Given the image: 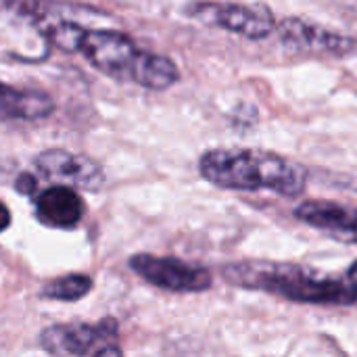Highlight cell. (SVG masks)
Wrapping results in <instances>:
<instances>
[{
  "label": "cell",
  "instance_id": "cell-10",
  "mask_svg": "<svg viewBox=\"0 0 357 357\" xmlns=\"http://www.w3.org/2000/svg\"><path fill=\"white\" fill-rule=\"evenodd\" d=\"M295 218L320 230L357 236V207H351V205L314 199V201H305L297 205Z\"/></svg>",
  "mask_w": 357,
  "mask_h": 357
},
{
  "label": "cell",
  "instance_id": "cell-7",
  "mask_svg": "<svg viewBox=\"0 0 357 357\" xmlns=\"http://www.w3.org/2000/svg\"><path fill=\"white\" fill-rule=\"evenodd\" d=\"M276 33L284 46L310 54H347L356 48V40L333 31L324 25L301 17H287L276 23Z\"/></svg>",
  "mask_w": 357,
  "mask_h": 357
},
{
  "label": "cell",
  "instance_id": "cell-14",
  "mask_svg": "<svg viewBox=\"0 0 357 357\" xmlns=\"http://www.w3.org/2000/svg\"><path fill=\"white\" fill-rule=\"evenodd\" d=\"M10 226V211L8 207L0 201V232H4Z\"/></svg>",
  "mask_w": 357,
  "mask_h": 357
},
{
  "label": "cell",
  "instance_id": "cell-12",
  "mask_svg": "<svg viewBox=\"0 0 357 357\" xmlns=\"http://www.w3.org/2000/svg\"><path fill=\"white\" fill-rule=\"evenodd\" d=\"M92 291V278L86 274H69L42 287L40 297L52 301H77Z\"/></svg>",
  "mask_w": 357,
  "mask_h": 357
},
{
  "label": "cell",
  "instance_id": "cell-1",
  "mask_svg": "<svg viewBox=\"0 0 357 357\" xmlns=\"http://www.w3.org/2000/svg\"><path fill=\"white\" fill-rule=\"evenodd\" d=\"M21 10L33 21L42 36L65 52H79L100 73L134 82L146 90H167L180 79L178 65L163 54L142 50L136 42L117 29H90L69 17L75 6H63L38 0L21 4Z\"/></svg>",
  "mask_w": 357,
  "mask_h": 357
},
{
  "label": "cell",
  "instance_id": "cell-5",
  "mask_svg": "<svg viewBox=\"0 0 357 357\" xmlns=\"http://www.w3.org/2000/svg\"><path fill=\"white\" fill-rule=\"evenodd\" d=\"M186 13L203 25L218 27L247 40H264L276 31V17L266 4L192 2Z\"/></svg>",
  "mask_w": 357,
  "mask_h": 357
},
{
  "label": "cell",
  "instance_id": "cell-15",
  "mask_svg": "<svg viewBox=\"0 0 357 357\" xmlns=\"http://www.w3.org/2000/svg\"><path fill=\"white\" fill-rule=\"evenodd\" d=\"M347 278H349L351 282H357V261L347 270Z\"/></svg>",
  "mask_w": 357,
  "mask_h": 357
},
{
  "label": "cell",
  "instance_id": "cell-11",
  "mask_svg": "<svg viewBox=\"0 0 357 357\" xmlns=\"http://www.w3.org/2000/svg\"><path fill=\"white\" fill-rule=\"evenodd\" d=\"M54 111V100L42 90H21L0 82V121H36Z\"/></svg>",
  "mask_w": 357,
  "mask_h": 357
},
{
  "label": "cell",
  "instance_id": "cell-2",
  "mask_svg": "<svg viewBox=\"0 0 357 357\" xmlns=\"http://www.w3.org/2000/svg\"><path fill=\"white\" fill-rule=\"evenodd\" d=\"M201 176L224 190H270L299 197L307 184V169L278 153L261 149H209L199 157Z\"/></svg>",
  "mask_w": 357,
  "mask_h": 357
},
{
  "label": "cell",
  "instance_id": "cell-6",
  "mask_svg": "<svg viewBox=\"0 0 357 357\" xmlns=\"http://www.w3.org/2000/svg\"><path fill=\"white\" fill-rule=\"evenodd\" d=\"M128 266L149 284L169 293H203L213 284V276L207 268L178 257L136 253L130 257Z\"/></svg>",
  "mask_w": 357,
  "mask_h": 357
},
{
  "label": "cell",
  "instance_id": "cell-9",
  "mask_svg": "<svg viewBox=\"0 0 357 357\" xmlns=\"http://www.w3.org/2000/svg\"><path fill=\"white\" fill-rule=\"evenodd\" d=\"M36 218L48 228H75L84 218V201L69 186L59 184L33 195Z\"/></svg>",
  "mask_w": 357,
  "mask_h": 357
},
{
  "label": "cell",
  "instance_id": "cell-8",
  "mask_svg": "<svg viewBox=\"0 0 357 357\" xmlns=\"http://www.w3.org/2000/svg\"><path fill=\"white\" fill-rule=\"evenodd\" d=\"M36 169L48 180H61L69 186L98 190L105 184V174L98 163L90 157L73 155L63 149H48L42 151L33 159Z\"/></svg>",
  "mask_w": 357,
  "mask_h": 357
},
{
  "label": "cell",
  "instance_id": "cell-13",
  "mask_svg": "<svg viewBox=\"0 0 357 357\" xmlns=\"http://www.w3.org/2000/svg\"><path fill=\"white\" fill-rule=\"evenodd\" d=\"M15 188H17V192H21V195L33 197V195H36V190H38V180H36V176H33V174L23 172V174L15 180Z\"/></svg>",
  "mask_w": 357,
  "mask_h": 357
},
{
  "label": "cell",
  "instance_id": "cell-4",
  "mask_svg": "<svg viewBox=\"0 0 357 357\" xmlns=\"http://www.w3.org/2000/svg\"><path fill=\"white\" fill-rule=\"evenodd\" d=\"M117 335L119 326L113 318H105L98 324H56L40 333V345L52 356H121Z\"/></svg>",
  "mask_w": 357,
  "mask_h": 357
},
{
  "label": "cell",
  "instance_id": "cell-3",
  "mask_svg": "<svg viewBox=\"0 0 357 357\" xmlns=\"http://www.w3.org/2000/svg\"><path fill=\"white\" fill-rule=\"evenodd\" d=\"M222 276L232 287L261 291L295 303L357 307V282H351L349 278L337 280L320 276L318 272L297 264L259 259L232 261L222 268Z\"/></svg>",
  "mask_w": 357,
  "mask_h": 357
}]
</instances>
